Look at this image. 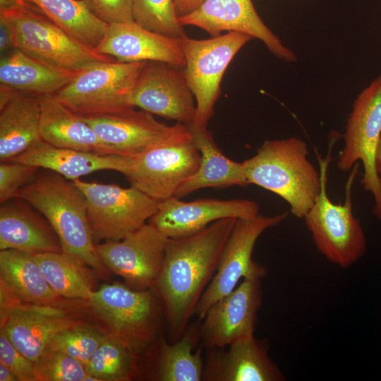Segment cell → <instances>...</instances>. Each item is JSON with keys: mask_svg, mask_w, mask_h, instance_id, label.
<instances>
[{"mask_svg": "<svg viewBox=\"0 0 381 381\" xmlns=\"http://www.w3.org/2000/svg\"><path fill=\"white\" fill-rule=\"evenodd\" d=\"M95 50L119 61H159L183 67L180 38L150 31L135 21L108 24Z\"/></svg>", "mask_w": 381, "mask_h": 381, "instance_id": "ac0fdd59", "label": "cell"}, {"mask_svg": "<svg viewBox=\"0 0 381 381\" xmlns=\"http://www.w3.org/2000/svg\"><path fill=\"white\" fill-rule=\"evenodd\" d=\"M194 337L184 334L174 344L160 342L157 378L160 381H200L203 380L204 365L201 349L193 351Z\"/></svg>", "mask_w": 381, "mask_h": 381, "instance_id": "4dcf8cb0", "label": "cell"}, {"mask_svg": "<svg viewBox=\"0 0 381 381\" xmlns=\"http://www.w3.org/2000/svg\"><path fill=\"white\" fill-rule=\"evenodd\" d=\"M261 279L255 276L243 278L234 290L209 308L200 327L206 346L224 348L254 335L262 303Z\"/></svg>", "mask_w": 381, "mask_h": 381, "instance_id": "9a60e30c", "label": "cell"}, {"mask_svg": "<svg viewBox=\"0 0 381 381\" xmlns=\"http://www.w3.org/2000/svg\"><path fill=\"white\" fill-rule=\"evenodd\" d=\"M10 162L45 169L74 181L102 170H113L124 174L129 157L59 147L42 140Z\"/></svg>", "mask_w": 381, "mask_h": 381, "instance_id": "603a6c76", "label": "cell"}, {"mask_svg": "<svg viewBox=\"0 0 381 381\" xmlns=\"http://www.w3.org/2000/svg\"><path fill=\"white\" fill-rule=\"evenodd\" d=\"M106 336L79 322L58 332L47 349L61 351L85 366Z\"/></svg>", "mask_w": 381, "mask_h": 381, "instance_id": "836d02e7", "label": "cell"}, {"mask_svg": "<svg viewBox=\"0 0 381 381\" xmlns=\"http://www.w3.org/2000/svg\"><path fill=\"white\" fill-rule=\"evenodd\" d=\"M85 195L94 241L123 239L147 223L159 201L131 186L73 181Z\"/></svg>", "mask_w": 381, "mask_h": 381, "instance_id": "9c48e42d", "label": "cell"}, {"mask_svg": "<svg viewBox=\"0 0 381 381\" xmlns=\"http://www.w3.org/2000/svg\"><path fill=\"white\" fill-rule=\"evenodd\" d=\"M329 153L325 159L318 158L321 191L303 219L318 251L331 262L347 268L367 251L365 236L359 219L353 215L351 200V187L359 163L353 167L348 179L344 202L336 204L327 193Z\"/></svg>", "mask_w": 381, "mask_h": 381, "instance_id": "277c9868", "label": "cell"}, {"mask_svg": "<svg viewBox=\"0 0 381 381\" xmlns=\"http://www.w3.org/2000/svg\"><path fill=\"white\" fill-rule=\"evenodd\" d=\"M287 216V212L272 216L259 214L236 220L217 272L203 293L194 315L202 320L209 308L234 290L241 279L250 276L263 278L267 275L265 267L252 259L255 245L263 232L279 224Z\"/></svg>", "mask_w": 381, "mask_h": 381, "instance_id": "7c38bea8", "label": "cell"}, {"mask_svg": "<svg viewBox=\"0 0 381 381\" xmlns=\"http://www.w3.org/2000/svg\"><path fill=\"white\" fill-rule=\"evenodd\" d=\"M200 154L197 170L178 188L175 196L181 198L199 189L208 187L248 186L244 166L226 157L207 128L186 125Z\"/></svg>", "mask_w": 381, "mask_h": 381, "instance_id": "4316f807", "label": "cell"}, {"mask_svg": "<svg viewBox=\"0 0 381 381\" xmlns=\"http://www.w3.org/2000/svg\"><path fill=\"white\" fill-rule=\"evenodd\" d=\"M14 48L13 32L9 24L0 17V50L4 54Z\"/></svg>", "mask_w": 381, "mask_h": 381, "instance_id": "f35d334b", "label": "cell"}, {"mask_svg": "<svg viewBox=\"0 0 381 381\" xmlns=\"http://www.w3.org/2000/svg\"><path fill=\"white\" fill-rule=\"evenodd\" d=\"M133 20L140 26L168 37L186 35L174 0H132Z\"/></svg>", "mask_w": 381, "mask_h": 381, "instance_id": "d6a6232c", "label": "cell"}, {"mask_svg": "<svg viewBox=\"0 0 381 381\" xmlns=\"http://www.w3.org/2000/svg\"><path fill=\"white\" fill-rule=\"evenodd\" d=\"M0 282L22 303L54 305L60 298L47 282L35 255L23 251H0Z\"/></svg>", "mask_w": 381, "mask_h": 381, "instance_id": "83f0119b", "label": "cell"}, {"mask_svg": "<svg viewBox=\"0 0 381 381\" xmlns=\"http://www.w3.org/2000/svg\"><path fill=\"white\" fill-rule=\"evenodd\" d=\"M15 198L25 200L43 215L57 235L64 253L99 274L105 272L89 225L85 195L73 181L51 171L36 174Z\"/></svg>", "mask_w": 381, "mask_h": 381, "instance_id": "7a4b0ae2", "label": "cell"}, {"mask_svg": "<svg viewBox=\"0 0 381 381\" xmlns=\"http://www.w3.org/2000/svg\"><path fill=\"white\" fill-rule=\"evenodd\" d=\"M376 169L381 181V138L379 142L377 154H376Z\"/></svg>", "mask_w": 381, "mask_h": 381, "instance_id": "b9f144b4", "label": "cell"}, {"mask_svg": "<svg viewBox=\"0 0 381 381\" xmlns=\"http://www.w3.org/2000/svg\"><path fill=\"white\" fill-rule=\"evenodd\" d=\"M37 381H85V366L59 351L47 349L34 363Z\"/></svg>", "mask_w": 381, "mask_h": 381, "instance_id": "e575fe53", "label": "cell"}, {"mask_svg": "<svg viewBox=\"0 0 381 381\" xmlns=\"http://www.w3.org/2000/svg\"><path fill=\"white\" fill-rule=\"evenodd\" d=\"M34 255L47 282L60 297L86 301L93 291L89 266L80 260L63 252Z\"/></svg>", "mask_w": 381, "mask_h": 381, "instance_id": "f546056e", "label": "cell"}, {"mask_svg": "<svg viewBox=\"0 0 381 381\" xmlns=\"http://www.w3.org/2000/svg\"><path fill=\"white\" fill-rule=\"evenodd\" d=\"M38 169L32 165L19 162H1V205L14 199L18 191L35 177Z\"/></svg>", "mask_w": 381, "mask_h": 381, "instance_id": "d590c367", "label": "cell"}, {"mask_svg": "<svg viewBox=\"0 0 381 381\" xmlns=\"http://www.w3.org/2000/svg\"><path fill=\"white\" fill-rule=\"evenodd\" d=\"M132 102L135 107L185 125L193 123L195 115V99L184 68L167 63L145 62Z\"/></svg>", "mask_w": 381, "mask_h": 381, "instance_id": "5bb4252c", "label": "cell"}, {"mask_svg": "<svg viewBox=\"0 0 381 381\" xmlns=\"http://www.w3.org/2000/svg\"><path fill=\"white\" fill-rule=\"evenodd\" d=\"M135 356L128 346L107 334L85 365V370L96 381L129 380L135 372Z\"/></svg>", "mask_w": 381, "mask_h": 381, "instance_id": "1f68e13d", "label": "cell"}, {"mask_svg": "<svg viewBox=\"0 0 381 381\" xmlns=\"http://www.w3.org/2000/svg\"><path fill=\"white\" fill-rule=\"evenodd\" d=\"M169 237L147 222L117 241L96 244L98 257L111 272L136 290L155 287L162 272Z\"/></svg>", "mask_w": 381, "mask_h": 381, "instance_id": "4fadbf2b", "label": "cell"}, {"mask_svg": "<svg viewBox=\"0 0 381 381\" xmlns=\"http://www.w3.org/2000/svg\"><path fill=\"white\" fill-rule=\"evenodd\" d=\"M0 381H18V379L8 367L0 363Z\"/></svg>", "mask_w": 381, "mask_h": 381, "instance_id": "60d3db41", "label": "cell"}, {"mask_svg": "<svg viewBox=\"0 0 381 381\" xmlns=\"http://www.w3.org/2000/svg\"><path fill=\"white\" fill-rule=\"evenodd\" d=\"M227 351L211 353L203 378L212 381H282L285 377L268 355L267 345L251 336Z\"/></svg>", "mask_w": 381, "mask_h": 381, "instance_id": "44dd1931", "label": "cell"}, {"mask_svg": "<svg viewBox=\"0 0 381 381\" xmlns=\"http://www.w3.org/2000/svg\"><path fill=\"white\" fill-rule=\"evenodd\" d=\"M78 71L48 64L13 48L1 58L0 91L37 97L54 95Z\"/></svg>", "mask_w": 381, "mask_h": 381, "instance_id": "7402d4cb", "label": "cell"}, {"mask_svg": "<svg viewBox=\"0 0 381 381\" xmlns=\"http://www.w3.org/2000/svg\"><path fill=\"white\" fill-rule=\"evenodd\" d=\"M36 9L71 37L94 49L100 42L107 23L95 17L83 0H21Z\"/></svg>", "mask_w": 381, "mask_h": 381, "instance_id": "f1b7e54d", "label": "cell"}, {"mask_svg": "<svg viewBox=\"0 0 381 381\" xmlns=\"http://www.w3.org/2000/svg\"><path fill=\"white\" fill-rule=\"evenodd\" d=\"M9 24L14 48L48 64L74 71L113 58L78 41L40 12L22 1L0 11Z\"/></svg>", "mask_w": 381, "mask_h": 381, "instance_id": "8992f818", "label": "cell"}, {"mask_svg": "<svg viewBox=\"0 0 381 381\" xmlns=\"http://www.w3.org/2000/svg\"><path fill=\"white\" fill-rule=\"evenodd\" d=\"M205 0H174L179 18L197 9Z\"/></svg>", "mask_w": 381, "mask_h": 381, "instance_id": "ab89813d", "label": "cell"}, {"mask_svg": "<svg viewBox=\"0 0 381 381\" xmlns=\"http://www.w3.org/2000/svg\"><path fill=\"white\" fill-rule=\"evenodd\" d=\"M381 138V73L357 97L347 119L344 147L337 167L351 170L361 162V184L374 198L373 212L381 222V181L376 169V154Z\"/></svg>", "mask_w": 381, "mask_h": 381, "instance_id": "30bf717a", "label": "cell"}, {"mask_svg": "<svg viewBox=\"0 0 381 381\" xmlns=\"http://www.w3.org/2000/svg\"><path fill=\"white\" fill-rule=\"evenodd\" d=\"M40 97L0 93V161L10 162L42 140Z\"/></svg>", "mask_w": 381, "mask_h": 381, "instance_id": "d4e9b609", "label": "cell"}, {"mask_svg": "<svg viewBox=\"0 0 381 381\" xmlns=\"http://www.w3.org/2000/svg\"><path fill=\"white\" fill-rule=\"evenodd\" d=\"M200 163V154L188 126L176 123L159 143L129 157L124 176L131 186L161 201L175 196Z\"/></svg>", "mask_w": 381, "mask_h": 381, "instance_id": "5b68a950", "label": "cell"}, {"mask_svg": "<svg viewBox=\"0 0 381 381\" xmlns=\"http://www.w3.org/2000/svg\"><path fill=\"white\" fill-rule=\"evenodd\" d=\"M0 363L8 367L18 381H37L34 362L18 349L2 329L0 331Z\"/></svg>", "mask_w": 381, "mask_h": 381, "instance_id": "8d00e7d4", "label": "cell"}, {"mask_svg": "<svg viewBox=\"0 0 381 381\" xmlns=\"http://www.w3.org/2000/svg\"><path fill=\"white\" fill-rule=\"evenodd\" d=\"M9 200L0 208V250L15 249L32 255L62 252L49 224L25 200Z\"/></svg>", "mask_w": 381, "mask_h": 381, "instance_id": "cb8c5ba5", "label": "cell"}, {"mask_svg": "<svg viewBox=\"0 0 381 381\" xmlns=\"http://www.w3.org/2000/svg\"><path fill=\"white\" fill-rule=\"evenodd\" d=\"M86 301L108 326L109 334L135 354L155 339L157 307L149 290H136L120 283L103 284Z\"/></svg>", "mask_w": 381, "mask_h": 381, "instance_id": "8fae6325", "label": "cell"}, {"mask_svg": "<svg viewBox=\"0 0 381 381\" xmlns=\"http://www.w3.org/2000/svg\"><path fill=\"white\" fill-rule=\"evenodd\" d=\"M145 61L93 64L53 96L78 115L118 114L134 109L133 92Z\"/></svg>", "mask_w": 381, "mask_h": 381, "instance_id": "52a82bcc", "label": "cell"}, {"mask_svg": "<svg viewBox=\"0 0 381 381\" xmlns=\"http://www.w3.org/2000/svg\"><path fill=\"white\" fill-rule=\"evenodd\" d=\"M308 155L307 144L299 138L266 140L243 162L248 182L277 194L294 215L303 218L322 188L320 172Z\"/></svg>", "mask_w": 381, "mask_h": 381, "instance_id": "3957f363", "label": "cell"}, {"mask_svg": "<svg viewBox=\"0 0 381 381\" xmlns=\"http://www.w3.org/2000/svg\"><path fill=\"white\" fill-rule=\"evenodd\" d=\"M253 38L238 32L205 40L181 37L186 64L184 73L196 104L194 120L190 126L207 128L214 113V107L221 94L224 74L238 51Z\"/></svg>", "mask_w": 381, "mask_h": 381, "instance_id": "ba28073f", "label": "cell"}, {"mask_svg": "<svg viewBox=\"0 0 381 381\" xmlns=\"http://www.w3.org/2000/svg\"><path fill=\"white\" fill-rule=\"evenodd\" d=\"M79 116L115 155L126 157L140 155L159 143L171 126L135 108L118 114Z\"/></svg>", "mask_w": 381, "mask_h": 381, "instance_id": "d6986e66", "label": "cell"}, {"mask_svg": "<svg viewBox=\"0 0 381 381\" xmlns=\"http://www.w3.org/2000/svg\"><path fill=\"white\" fill-rule=\"evenodd\" d=\"M79 322L55 305L21 304L1 323L12 343L35 362L60 331Z\"/></svg>", "mask_w": 381, "mask_h": 381, "instance_id": "ffe728a7", "label": "cell"}, {"mask_svg": "<svg viewBox=\"0 0 381 381\" xmlns=\"http://www.w3.org/2000/svg\"><path fill=\"white\" fill-rule=\"evenodd\" d=\"M258 205L250 200L214 198L185 202L176 196L159 201L148 222L169 238L196 233L225 218L248 219L259 214Z\"/></svg>", "mask_w": 381, "mask_h": 381, "instance_id": "e0dca14e", "label": "cell"}, {"mask_svg": "<svg viewBox=\"0 0 381 381\" xmlns=\"http://www.w3.org/2000/svg\"><path fill=\"white\" fill-rule=\"evenodd\" d=\"M237 219H222L196 233L168 238L163 268L155 287L174 341L183 334L216 274Z\"/></svg>", "mask_w": 381, "mask_h": 381, "instance_id": "6da1fadb", "label": "cell"}, {"mask_svg": "<svg viewBox=\"0 0 381 381\" xmlns=\"http://www.w3.org/2000/svg\"><path fill=\"white\" fill-rule=\"evenodd\" d=\"M183 26L200 28L211 37L222 31L238 32L261 40L277 59L295 62V54L266 25L252 0H205L193 12L179 18Z\"/></svg>", "mask_w": 381, "mask_h": 381, "instance_id": "2e32d148", "label": "cell"}, {"mask_svg": "<svg viewBox=\"0 0 381 381\" xmlns=\"http://www.w3.org/2000/svg\"><path fill=\"white\" fill-rule=\"evenodd\" d=\"M40 99V135L44 141L59 147L115 155L88 123L53 95L42 96Z\"/></svg>", "mask_w": 381, "mask_h": 381, "instance_id": "484cf974", "label": "cell"}, {"mask_svg": "<svg viewBox=\"0 0 381 381\" xmlns=\"http://www.w3.org/2000/svg\"><path fill=\"white\" fill-rule=\"evenodd\" d=\"M90 11L107 24L134 21L132 0H83Z\"/></svg>", "mask_w": 381, "mask_h": 381, "instance_id": "74e56055", "label": "cell"}]
</instances>
